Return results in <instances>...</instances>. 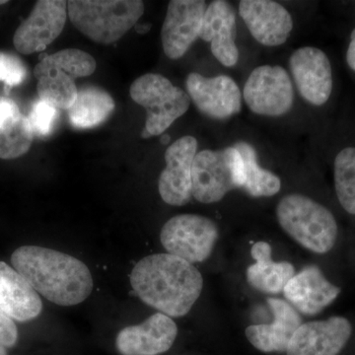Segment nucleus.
<instances>
[{"label":"nucleus","instance_id":"1","mask_svg":"<svg viewBox=\"0 0 355 355\" xmlns=\"http://www.w3.org/2000/svg\"><path fill=\"white\" fill-rule=\"evenodd\" d=\"M130 284L146 305L170 318H181L200 298L203 279L200 270L183 259L155 254L135 266Z\"/></svg>","mask_w":355,"mask_h":355},{"label":"nucleus","instance_id":"2","mask_svg":"<svg viewBox=\"0 0 355 355\" xmlns=\"http://www.w3.org/2000/svg\"><path fill=\"white\" fill-rule=\"evenodd\" d=\"M11 263L37 293L53 304H80L94 287L88 266L57 250L22 246L13 252Z\"/></svg>","mask_w":355,"mask_h":355},{"label":"nucleus","instance_id":"3","mask_svg":"<svg viewBox=\"0 0 355 355\" xmlns=\"http://www.w3.org/2000/svg\"><path fill=\"white\" fill-rule=\"evenodd\" d=\"M277 217L287 234L313 253L326 254L335 246V216L316 200L300 193L287 195L277 205Z\"/></svg>","mask_w":355,"mask_h":355},{"label":"nucleus","instance_id":"4","mask_svg":"<svg viewBox=\"0 0 355 355\" xmlns=\"http://www.w3.org/2000/svg\"><path fill=\"white\" fill-rule=\"evenodd\" d=\"M70 21L84 36L109 44L123 38L144 12L139 0H72L67 2Z\"/></svg>","mask_w":355,"mask_h":355},{"label":"nucleus","instance_id":"5","mask_svg":"<svg viewBox=\"0 0 355 355\" xmlns=\"http://www.w3.org/2000/svg\"><path fill=\"white\" fill-rule=\"evenodd\" d=\"M245 166L234 146L197 153L191 167V193L202 203L220 202L229 191L243 188Z\"/></svg>","mask_w":355,"mask_h":355},{"label":"nucleus","instance_id":"6","mask_svg":"<svg viewBox=\"0 0 355 355\" xmlns=\"http://www.w3.org/2000/svg\"><path fill=\"white\" fill-rule=\"evenodd\" d=\"M130 92L133 101L146 110V130L151 137L162 135L190 108L188 93L161 74L139 77Z\"/></svg>","mask_w":355,"mask_h":355},{"label":"nucleus","instance_id":"7","mask_svg":"<svg viewBox=\"0 0 355 355\" xmlns=\"http://www.w3.org/2000/svg\"><path fill=\"white\" fill-rule=\"evenodd\" d=\"M219 229L209 217L198 214H180L169 219L162 227L160 241L167 254L188 263L207 261L214 251Z\"/></svg>","mask_w":355,"mask_h":355},{"label":"nucleus","instance_id":"8","mask_svg":"<svg viewBox=\"0 0 355 355\" xmlns=\"http://www.w3.org/2000/svg\"><path fill=\"white\" fill-rule=\"evenodd\" d=\"M243 95L249 109L260 116L279 118L293 107L291 76L279 65H261L254 69L248 77Z\"/></svg>","mask_w":355,"mask_h":355},{"label":"nucleus","instance_id":"9","mask_svg":"<svg viewBox=\"0 0 355 355\" xmlns=\"http://www.w3.org/2000/svg\"><path fill=\"white\" fill-rule=\"evenodd\" d=\"M67 15V1H37L27 19L21 23L14 34L16 50L26 55L44 50L62 34Z\"/></svg>","mask_w":355,"mask_h":355},{"label":"nucleus","instance_id":"10","mask_svg":"<svg viewBox=\"0 0 355 355\" xmlns=\"http://www.w3.org/2000/svg\"><path fill=\"white\" fill-rule=\"evenodd\" d=\"M187 91L198 111L214 120H227L242 110L239 86L227 76L205 77L189 74Z\"/></svg>","mask_w":355,"mask_h":355},{"label":"nucleus","instance_id":"11","mask_svg":"<svg viewBox=\"0 0 355 355\" xmlns=\"http://www.w3.org/2000/svg\"><path fill=\"white\" fill-rule=\"evenodd\" d=\"M207 6L203 0H172L162 30L163 51L170 60H179L200 37Z\"/></svg>","mask_w":355,"mask_h":355},{"label":"nucleus","instance_id":"12","mask_svg":"<svg viewBox=\"0 0 355 355\" xmlns=\"http://www.w3.org/2000/svg\"><path fill=\"white\" fill-rule=\"evenodd\" d=\"M294 83L303 99L313 106H323L333 91V71L328 55L314 46H303L289 60Z\"/></svg>","mask_w":355,"mask_h":355},{"label":"nucleus","instance_id":"13","mask_svg":"<svg viewBox=\"0 0 355 355\" xmlns=\"http://www.w3.org/2000/svg\"><path fill=\"white\" fill-rule=\"evenodd\" d=\"M197 151L198 140L191 135L177 139L166 150V167L159 177L158 191L167 205L183 207L190 202L191 167Z\"/></svg>","mask_w":355,"mask_h":355},{"label":"nucleus","instance_id":"14","mask_svg":"<svg viewBox=\"0 0 355 355\" xmlns=\"http://www.w3.org/2000/svg\"><path fill=\"white\" fill-rule=\"evenodd\" d=\"M352 324L343 317L302 324L294 333L287 355H338L349 342Z\"/></svg>","mask_w":355,"mask_h":355},{"label":"nucleus","instance_id":"15","mask_svg":"<svg viewBox=\"0 0 355 355\" xmlns=\"http://www.w3.org/2000/svg\"><path fill=\"white\" fill-rule=\"evenodd\" d=\"M178 335V327L172 318L155 313L144 323L125 327L116 338L121 355H160L168 352Z\"/></svg>","mask_w":355,"mask_h":355},{"label":"nucleus","instance_id":"16","mask_svg":"<svg viewBox=\"0 0 355 355\" xmlns=\"http://www.w3.org/2000/svg\"><path fill=\"white\" fill-rule=\"evenodd\" d=\"M239 14L253 38L263 46H282L293 29L291 13L272 0H242Z\"/></svg>","mask_w":355,"mask_h":355},{"label":"nucleus","instance_id":"17","mask_svg":"<svg viewBox=\"0 0 355 355\" xmlns=\"http://www.w3.org/2000/svg\"><path fill=\"white\" fill-rule=\"evenodd\" d=\"M236 36L234 7L225 0L212 1L205 10L198 38L210 43L212 55L224 67H234L239 60Z\"/></svg>","mask_w":355,"mask_h":355},{"label":"nucleus","instance_id":"18","mask_svg":"<svg viewBox=\"0 0 355 355\" xmlns=\"http://www.w3.org/2000/svg\"><path fill=\"white\" fill-rule=\"evenodd\" d=\"M284 292L294 309L313 316L331 304L340 288L331 284L318 266H310L295 273Z\"/></svg>","mask_w":355,"mask_h":355},{"label":"nucleus","instance_id":"19","mask_svg":"<svg viewBox=\"0 0 355 355\" xmlns=\"http://www.w3.org/2000/svg\"><path fill=\"white\" fill-rule=\"evenodd\" d=\"M268 304L272 311L270 324H252L245 331L248 340L263 352H286L292 336L302 324L297 311L286 301L268 298Z\"/></svg>","mask_w":355,"mask_h":355},{"label":"nucleus","instance_id":"20","mask_svg":"<svg viewBox=\"0 0 355 355\" xmlns=\"http://www.w3.org/2000/svg\"><path fill=\"white\" fill-rule=\"evenodd\" d=\"M0 309L13 321L36 319L43 310L39 294L12 266L0 261Z\"/></svg>","mask_w":355,"mask_h":355},{"label":"nucleus","instance_id":"21","mask_svg":"<svg viewBox=\"0 0 355 355\" xmlns=\"http://www.w3.org/2000/svg\"><path fill=\"white\" fill-rule=\"evenodd\" d=\"M256 261L247 268V280L250 286L266 294H277L284 291L289 280L295 275V270L288 261H275L272 247L268 243H254L251 249Z\"/></svg>","mask_w":355,"mask_h":355},{"label":"nucleus","instance_id":"22","mask_svg":"<svg viewBox=\"0 0 355 355\" xmlns=\"http://www.w3.org/2000/svg\"><path fill=\"white\" fill-rule=\"evenodd\" d=\"M33 133L28 116L9 98L0 97V159L21 157L29 151Z\"/></svg>","mask_w":355,"mask_h":355},{"label":"nucleus","instance_id":"23","mask_svg":"<svg viewBox=\"0 0 355 355\" xmlns=\"http://www.w3.org/2000/svg\"><path fill=\"white\" fill-rule=\"evenodd\" d=\"M112 96L97 86H86L78 91L76 102L69 111L70 123L74 128H92L108 120L114 110Z\"/></svg>","mask_w":355,"mask_h":355},{"label":"nucleus","instance_id":"24","mask_svg":"<svg viewBox=\"0 0 355 355\" xmlns=\"http://www.w3.org/2000/svg\"><path fill=\"white\" fill-rule=\"evenodd\" d=\"M234 147L244 161L245 184L243 189L253 198L272 197L279 193L282 189L279 177L259 165L254 147L244 141L238 142Z\"/></svg>","mask_w":355,"mask_h":355},{"label":"nucleus","instance_id":"25","mask_svg":"<svg viewBox=\"0 0 355 355\" xmlns=\"http://www.w3.org/2000/svg\"><path fill=\"white\" fill-rule=\"evenodd\" d=\"M58 70L71 78L90 76L96 70V60L86 51L67 49L43 58L34 69L36 78L49 71Z\"/></svg>","mask_w":355,"mask_h":355},{"label":"nucleus","instance_id":"26","mask_svg":"<svg viewBox=\"0 0 355 355\" xmlns=\"http://www.w3.org/2000/svg\"><path fill=\"white\" fill-rule=\"evenodd\" d=\"M39 98L57 109L69 110L76 102L78 89L74 79L64 72L53 70L38 77Z\"/></svg>","mask_w":355,"mask_h":355},{"label":"nucleus","instance_id":"27","mask_svg":"<svg viewBox=\"0 0 355 355\" xmlns=\"http://www.w3.org/2000/svg\"><path fill=\"white\" fill-rule=\"evenodd\" d=\"M334 176L338 202L355 216V147H345L336 155Z\"/></svg>","mask_w":355,"mask_h":355},{"label":"nucleus","instance_id":"28","mask_svg":"<svg viewBox=\"0 0 355 355\" xmlns=\"http://www.w3.org/2000/svg\"><path fill=\"white\" fill-rule=\"evenodd\" d=\"M58 114V109L50 103L41 99L35 102L28 116L33 133H36L39 137L50 135L55 127Z\"/></svg>","mask_w":355,"mask_h":355},{"label":"nucleus","instance_id":"29","mask_svg":"<svg viewBox=\"0 0 355 355\" xmlns=\"http://www.w3.org/2000/svg\"><path fill=\"white\" fill-rule=\"evenodd\" d=\"M27 76V67L17 55L0 51V83L14 87L24 83Z\"/></svg>","mask_w":355,"mask_h":355},{"label":"nucleus","instance_id":"30","mask_svg":"<svg viewBox=\"0 0 355 355\" xmlns=\"http://www.w3.org/2000/svg\"><path fill=\"white\" fill-rule=\"evenodd\" d=\"M18 340V330L15 322L0 309V347H12Z\"/></svg>","mask_w":355,"mask_h":355},{"label":"nucleus","instance_id":"31","mask_svg":"<svg viewBox=\"0 0 355 355\" xmlns=\"http://www.w3.org/2000/svg\"><path fill=\"white\" fill-rule=\"evenodd\" d=\"M347 62L350 69L355 71V29L350 35V43L347 51Z\"/></svg>","mask_w":355,"mask_h":355},{"label":"nucleus","instance_id":"32","mask_svg":"<svg viewBox=\"0 0 355 355\" xmlns=\"http://www.w3.org/2000/svg\"><path fill=\"white\" fill-rule=\"evenodd\" d=\"M141 137H144V139H149V137H151L150 133L147 132L146 128H144V130H142Z\"/></svg>","mask_w":355,"mask_h":355},{"label":"nucleus","instance_id":"33","mask_svg":"<svg viewBox=\"0 0 355 355\" xmlns=\"http://www.w3.org/2000/svg\"><path fill=\"white\" fill-rule=\"evenodd\" d=\"M170 141V137L169 135H164V137H162V139H161V142H162L163 144H167L168 142Z\"/></svg>","mask_w":355,"mask_h":355},{"label":"nucleus","instance_id":"34","mask_svg":"<svg viewBox=\"0 0 355 355\" xmlns=\"http://www.w3.org/2000/svg\"><path fill=\"white\" fill-rule=\"evenodd\" d=\"M0 355H7V350L6 347H0Z\"/></svg>","mask_w":355,"mask_h":355},{"label":"nucleus","instance_id":"35","mask_svg":"<svg viewBox=\"0 0 355 355\" xmlns=\"http://www.w3.org/2000/svg\"><path fill=\"white\" fill-rule=\"evenodd\" d=\"M7 1L6 0H0V6H2V4H6Z\"/></svg>","mask_w":355,"mask_h":355}]
</instances>
